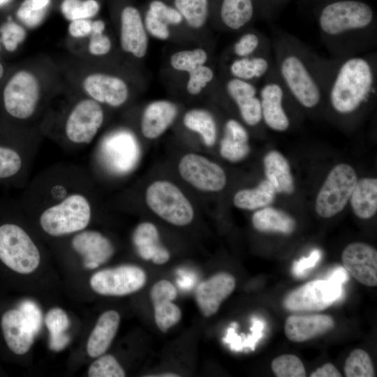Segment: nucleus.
Listing matches in <instances>:
<instances>
[{
    "instance_id": "61",
    "label": "nucleus",
    "mask_w": 377,
    "mask_h": 377,
    "mask_svg": "<svg viewBox=\"0 0 377 377\" xmlns=\"http://www.w3.org/2000/svg\"><path fill=\"white\" fill-rule=\"evenodd\" d=\"M1 39H0V52H1Z\"/></svg>"
},
{
    "instance_id": "33",
    "label": "nucleus",
    "mask_w": 377,
    "mask_h": 377,
    "mask_svg": "<svg viewBox=\"0 0 377 377\" xmlns=\"http://www.w3.org/2000/svg\"><path fill=\"white\" fill-rule=\"evenodd\" d=\"M183 124L188 130L198 133L207 147H212L217 138V124L213 115L207 110L193 108L187 111Z\"/></svg>"
},
{
    "instance_id": "12",
    "label": "nucleus",
    "mask_w": 377,
    "mask_h": 377,
    "mask_svg": "<svg viewBox=\"0 0 377 377\" xmlns=\"http://www.w3.org/2000/svg\"><path fill=\"white\" fill-rule=\"evenodd\" d=\"M146 281V273L141 267L123 265L96 272L89 283L92 290L99 295L124 296L140 290Z\"/></svg>"
},
{
    "instance_id": "4",
    "label": "nucleus",
    "mask_w": 377,
    "mask_h": 377,
    "mask_svg": "<svg viewBox=\"0 0 377 377\" xmlns=\"http://www.w3.org/2000/svg\"><path fill=\"white\" fill-rule=\"evenodd\" d=\"M54 198V201L45 202L39 215V224L43 232L58 237L87 228L92 218L93 206L86 193L81 190H65L59 198L57 195Z\"/></svg>"
},
{
    "instance_id": "19",
    "label": "nucleus",
    "mask_w": 377,
    "mask_h": 377,
    "mask_svg": "<svg viewBox=\"0 0 377 377\" xmlns=\"http://www.w3.org/2000/svg\"><path fill=\"white\" fill-rule=\"evenodd\" d=\"M224 89L247 126H257L263 121L259 89L256 84L228 77Z\"/></svg>"
},
{
    "instance_id": "52",
    "label": "nucleus",
    "mask_w": 377,
    "mask_h": 377,
    "mask_svg": "<svg viewBox=\"0 0 377 377\" xmlns=\"http://www.w3.org/2000/svg\"><path fill=\"white\" fill-rule=\"evenodd\" d=\"M289 0H258L260 18L270 20L274 19L284 8Z\"/></svg>"
},
{
    "instance_id": "42",
    "label": "nucleus",
    "mask_w": 377,
    "mask_h": 377,
    "mask_svg": "<svg viewBox=\"0 0 377 377\" xmlns=\"http://www.w3.org/2000/svg\"><path fill=\"white\" fill-rule=\"evenodd\" d=\"M272 369L278 377H304V366L296 355L286 354L276 357L272 362Z\"/></svg>"
},
{
    "instance_id": "57",
    "label": "nucleus",
    "mask_w": 377,
    "mask_h": 377,
    "mask_svg": "<svg viewBox=\"0 0 377 377\" xmlns=\"http://www.w3.org/2000/svg\"><path fill=\"white\" fill-rule=\"evenodd\" d=\"M105 29V23L101 20H92L91 34H103Z\"/></svg>"
},
{
    "instance_id": "27",
    "label": "nucleus",
    "mask_w": 377,
    "mask_h": 377,
    "mask_svg": "<svg viewBox=\"0 0 377 377\" xmlns=\"http://www.w3.org/2000/svg\"><path fill=\"white\" fill-rule=\"evenodd\" d=\"M120 323V316L114 310L103 312L98 318L87 343V352L91 357L104 354L112 342Z\"/></svg>"
},
{
    "instance_id": "14",
    "label": "nucleus",
    "mask_w": 377,
    "mask_h": 377,
    "mask_svg": "<svg viewBox=\"0 0 377 377\" xmlns=\"http://www.w3.org/2000/svg\"><path fill=\"white\" fill-rule=\"evenodd\" d=\"M101 157L107 169L116 175H125L138 163L140 148L130 133L119 131L106 138L101 147Z\"/></svg>"
},
{
    "instance_id": "39",
    "label": "nucleus",
    "mask_w": 377,
    "mask_h": 377,
    "mask_svg": "<svg viewBox=\"0 0 377 377\" xmlns=\"http://www.w3.org/2000/svg\"><path fill=\"white\" fill-rule=\"evenodd\" d=\"M344 374L347 377H374V369L368 353L362 349L353 350L346 360Z\"/></svg>"
},
{
    "instance_id": "3",
    "label": "nucleus",
    "mask_w": 377,
    "mask_h": 377,
    "mask_svg": "<svg viewBox=\"0 0 377 377\" xmlns=\"http://www.w3.org/2000/svg\"><path fill=\"white\" fill-rule=\"evenodd\" d=\"M272 41L276 71L295 101L307 110L323 104V93L313 61V50L296 36L274 29Z\"/></svg>"
},
{
    "instance_id": "47",
    "label": "nucleus",
    "mask_w": 377,
    "mask_h": 377,
    "mask_svg": "<svg viewBox=\"0 0 377 377\" xmlns=\"http://www.w3.org/2000/svg\"><path fill=\"white\" fill-rule=\"evenodd\" d=\"M45 323L49 330L50 336H57L66 334L70 326V320L62 309L55 307L47 313Z\"/></svg>"
},
{
    "instance_id": "9",
    "label": "nucleus",
    "mask_w": 377,
    "mask_h": 377,
    "mask_svg": "<svg viewBox=\"0 0 377 377\" xmlns=\"http://www.w3.org/2000/svg\"><path fill=\"white\" fill-rule=\"evenodd\" d=\"M105 119L103 106L87 97L77 101L68 112L64 124L66 138L72 144H90L97 135Z\"/></svg>"
},
{
    "instance_id": "15",
    "label": "nucleus",
    "mask_w": 377,
    "mask_h": 377,
    "mask_svg": "<svg viewBox=\"0 0 377 377\" xmlns=\"http://www.w3.org/2000/svg\"><path fill=\"white\" fill-rule=\"evenodd\" d=\"M212 15L224 29L242 31L260 17L258 0H209Z\"/></svg>"
},
{
    "instance_id": "34",
    "label": "nucleus",
    "mask_w": 377,
    "mask_h": 377,
    "mask_svg": "<svg viewBox=\"0 0 377 377\" xmlns=\"http://www.w3.org/2000/svg\"><path fill=\"white\" fill-rule=\"evenodd\" d=\"M276 191L267 180H263L253 188L237 191L233 198L235 207L242 209L253 210L270 205L274 199Z\"/></svg>"
},
{
    "instance_id": "18",
    "label": "nucleus",
    "mask_w": 377,
    "mask_h": 377,
    "mask_svg": "<svg viewBox=\"0 0 377 377\" xmlns=\"http://www.w3.org/2000/svg\"><path fill=\"white\" fill-rule=\"evenodd\" d=\"M343 267L360 283L377 286V251L362 242L348 244L341 255Z\"/></svg>"
},
{
    "instance_id": "59",
    "label": "nucleus",
    "mask_w": 377,
    "mask_h": 377,
    "mask_svg": "<svg viewBox=\"0 0 377 377\" xmlns=\"http://www.w3.org/2000/svg\"><path fill=\"white\" fill-rule=\"evenodd\" d=\"M4 74V68L2 64L0 62V80L3 77Z\"/></svg>"
},
{
    "instance_id": "22",
    "label": "nucleus",
    "mask_w": 377,
    "mask_h": 377,
    "mask_svg": "<svg viewBox=\"0 0 377 377\" xmlns=\"http://www.w3.org/2000/svg\"><path fill=\"white\" fill-rule=\"evenodd\" d=\"M177 114V106L170 101L151 102L142 114L140 131L142 135L149 140L159 138L172 124Z\"/></svg>"
},
{
    "instance_id": "2",
    "label": "nucleus",
    "mask_w": 377,
    "mask_h": 377,
    "mask_svg": "<svg viewBox=\"0 0 377 377\" xmlns=\"http://www.w3.org/2000/svg\"><path fill=\"white\" fill-rule=\"evenodd\" d=\"M320 38L332 57L375 51L377 15L366 0H326L312 8Z\"/></svg>"
},
{
    "instance_id": "49",
    "label": "nucleus",
    "mask_w": 377,
    "mask_h": 377,
    "mask_svg": "<svg viewBox=\"0 0 377 377\" xmlns=\"http://www.w3.org/2000/svg\"><path fill=\"white\" fill-rule=\"evenodd\" d=\"M19 310L34 333L37 334L42 324V314L38 306L34 301L24 300L20 304Z\"/></svg>"
},
{
    "instance_id": "46",
    "label": "nucleus",
    "mask_w": 377,
    "mask_h": 377,
    "mask_svg": "<svg viewBox=\"0 0 377 377\" xmlns=\"http://www.w3.org/2000/svg\"><path fill=\"white\" fill-rule=\"evenodd\" d=\"M147 9L168 26H177L184 22L177 10L163 0H150Z\"/></svg>"
},
{
    "instance_id": "38",
    "label": "nucleus",
    "mask_w": 377,
    "mask_h": 377,
    "mask_svg": "<svg viewBox=\"0 0 377 377\" xmlns=\"http://www.w3.org/2000/svg\"><path fill=\"white\" fill-rule=\"evenodd\" d=\"M51 0H24L16 12L18 20L28 27H34L43 19Z\"/></svg>"
},
{
    "instance_id": "25",
    "label": "nucleus",
    "mask_w": 377,
    "mask_h": 377,
    "mask_svg": "<svg viewBox=\"0 0 377 377\" xmlns=\"http://www.w3.org/2000/svg\"><path fill=\"white\" fill-rule=\"evenodd\" d=\"M132 242L138 256L145 260L163 265L170 258L169 251L160 242L156 226L151 222H142L135 227Z\"/></svg>"
},
{
    "instance_id": "40",
    "label": "nucleus",
    "mask_w": 377,
    "mask_h": 377,
    "mask_svg": "<svg viewBox=\"0 0 377 377\" xmlns=\"http://www.w3.org/2000/svg\"><path fill=\"white\" fill-rule=\"evenodd\" d=\"M64 17L71 21L77 19H91L100 10L96 0H64L61 6Z\"/></svg>"
},
{
    "instance_id": "60",
    "label": "nucleus",
    "mask_w": 377,
    "mask_h": 377,
    "mask_svg": "<svg viewBox=\"0 0 377 377\" xmlns=\"http://www.w3.org/2000/svg\"><path fill=\"white\" fill-rule=\"evenodd\" d=\"M10 0H0V7H2L7 4Z\"/></svg>"
},
{
    "instance_id": "21",
    "label": "nucleus",
    "mask_w": 377,
    "mask_h": 377,
    "mask_svg": "<svg viewBox=\"0 0 377 377\" xmlns=\"http://www.w3.org/2000/svg\"><path fill=\"white\" fill-rule=\"evenodd\" d=\"M235 277L228 272H219L202 281L195 292L199 309L205 317L215 314L222 302L234 291Z\"/></svg>"
},
{
    "instance_id": "44",
    "label": "nucleus",
    "mask_w": 377,
    "mask_h": 377,
    "mask_svg": "<svg viewBox=\"0 0 377 377\" xmlns=\"http://www.w3.org/2000/svg\"><path fill=\"white\" fill-rule=\"evenodd\" d=\"M188 74L186 90L192 96H196L200 94L202 89L214 77L213 69L205 64L199 66Z\"/></svg>"
},
{
    "instance_id": "28",
    "label": "nucleus",
    "mask_w": 377,
    "mask_h": 377,
    "mask_svg": "<svg viewBox=\"0 0 377 377\" xmlns=\"http://www.w3.org/2000/svg\"><path fill=\"white\" fill-rule=\"evenodd\" d=\"M249 138L247 130L239 121L235 119H228L220 141L221 156L231 162L243 160L250 151Z\"/></svg>"
},
{
    "instance_id": "36",
    "label": "nucleus",
    "mask_w": 377,
    "mask_h": 377,
    "mask_svg": "<svg viewBox=\"0 0 377 377\" xmlns=\"http://www.w3.org/2000/svg\"><path fill=\"white\" fill-rule=\"evenodd\" d=\"M172 301L170 299H163L152 302L155 323L163 332H166L177 324L182 318L181 309Z\"/></svg>"
},
{
    "instance_id": "26",
    "label": "nucleus",
    "mask_w": 377,
    "mask_h": 377,
    "mask_svg": "<svg viewBox=\"0 0 377 377\" xmlns=\"http://www.w3.org/2000/svg\"><path fill=\"white\" fill-rule=\"evenodd\" d=\"M272 53L249 57L232 58L228 64L229 77L256 84L263 81L274 69Z\"/></svg>"
},
{
    "instance_id": "55",
    "label": "nucleus",
    "mask_w": 377,
    "mask_h": 377,
    "mask_svg": "<svg viewBox=\"0 0 377 377\" xmlns=\"http://www.w3.org/2000/svg\"><path fill=\"white\" fill-rule=\"evenodd\" d=\"M311 377H341V373L331 363H327L318 368L310 375Z\"/></svg>"
},
{
    "instance_id": "13",
    "label": "nucleus",
    "mask_w": 377,
    "mask_h": 377,
    "mask_svg": "<svg viewBox=\"0 0 377 377\" xmlns=\"http://www.w3.org/2000/svg\"><path fill=\"white\" fill-rule=\"evenodd\" d=\"M178 172L185 182L201 191H220L227 182L226 172L219 165L195 153L186 154L180 158Z\"/></svg>"
},
{
    "instance_id": "45",
    "label": "nucleus",
    "mask_w": 377,
    "mask_h": 377,
    "mask_svg": "<svg viewBox=\"0 0 377 377\" xmlns=\"http://www.w3.org/2000/svg\"><path fill=\"white\" fill-rule=\"evenodd\" d=\"M26 36L24 28L8 20L0 28V39L5 49L8 52H14Z\"/></svg>"
},
{
    "instance_id": "35",
    "label": "nucleus",
    "mask_w": 377,
    "mask_h": 377,
    "mask_svg": "<svg viewBox=\"0 0 377 377\" xmlns=\"http://www.w3.org/2000/svg\"><path fill=\"white\" fill-rule=\"evenodd\" d=\"M165 2L177 10L191 29H201L209 17V0H169Z\"/></svg>"
},
{
    "instance_id": "37",
    "label": "nucleus",
    "mask_w": 377,
    "mask_h": 377,
    "mask_svg": "<svg viewBox=\"0 0 377 377\" xmlns=\"http://www.w3.org/2000/svg\"><path fill=\"white\" fill-rule=\"evenodd\" d=\"M208 59L207 52L202 48H195L176 52L170 59L172 68L188 73L199 66L205 64Z\"/></svg>"
},
{
    "instance_id": "1",
    "label": "nucleus",
    "mask_w": 377,
    "mask_h": 377,
    "mask_svg": "<svg viewBox=\"0 0 377 377\" xmlns=\"http://www.w3.org/2000/svg\"><path fill=\"white\" fill-rule=\"evenodd\" d=\"M324 102L340 116L357 113L376 95V50L347 57L325 58L313 52Z\"/></svg>"
},
{
    "instance_id": "17",
    "label": "nucleus",
    "mask_w": 377,
    "mask_h": 377,
    "mask_svg": "<svg viewBox=\"0 0 377 377\" xmlns=\"http://www.w3.org/2000/svg\"><path fill=\"white\" fill-rule=\"evenodd\" d=\"M119 22L121 49L135 58H143L148 50L149 40L140 11L133 5H125L119 13Z\"/></svg>"
},
{
    "instance_id": "30",
    "label": "nucleus",
    "mask_w": 377,
    "mask_h": 377,
    "mask_svg": "<svg viewBox=\"0 0 377 377\" xmlns=\"http://www.w3.org/2000/svg\"><path fill=\"white\" fill-rule=\"evenodd\" d=\"M350 199L357 216L362 219L371 218L377 211V179L363 178L357 182Z\"/></svg>"
},
{
    "instance_id": "32",
    "label": "nucleus",
    "mask_w": 377,
    "mask_h": 377,
    "mask_svg": "<svg viewBox=\"0 0 377 377\" xmlns=\"http://www.w3.org/2000/svg\"><path fill=\"white\" fill-rule=\"evenodd\" d=\"M253 227L260 232L290 234L295 229V221L286 213L273 207L256 211L252 216Z\"/></svg>"
},
{
    "instance_id": "7",
    "label": "nucleus",
    "mask_w": 377,
    "mask_h": 377,
    "mask_svg": "<svg viewBox=\"0 0 377 377\" xmlns=\"http://www.w3.org/2000/svg\"><path fill=\"white\" fill-rule=\"evenodd\" d=\"M0 260L15 272H34L40 262V253L29 235L20 226H0Z\"/></svg>"
},
{
    "instance_id": "24",
    "label": "nucleus",
    "mask_w": 377,
    "mask_h": 377,
    "mask_svg": "<svg viewBox=\"0 0 377 377\" xmlns=\"http://www.w3.org/2000/svg\"><path fill=\"white\" fill-rule=\"evenodd\" d=\"M1 326L9 349L17 355H23L31 348L35 334L19 309H10L2 316Z\"/></svg>"
},
{
    "instance_id": "41",
    "label": "nucleus",
    "mask_w": 377,
    "mask_h": 377,
    "mask_svg": "<svg viewBox=\"0 0 377 377\" xmlns=\"http://www.w3.org/2000/svg\"><path fill=\"white\" fill-rule=\"evenodd\" d=\"M23 165L24 158L17 149L0 144V179L15 177Z\"/></svg>"
},
{
    "instance_id": "54",
    "label": "nucleus",
    "mask_w": 377,
    "mask_h": 377,
    "mask_svg": "<svg viewBox=\"0 0 377 377\" xmlns=\"http://www.w3.org/2000/svg\"><path fill=\"white\" fill-rule=\"evenodd\" d=\"M70 342V337L66 333L61 335L50 336L49 347L58 352L64 349Z\"/></svg>"
},
{
    "instance_id": "50",
    "label": "nucleus",
    "mask_w": 377,
    "mask_h": 377,
    "mask_svg": "<svg viewBox=\"0 0 377 377\" xmlns=\"http://www.w3.org/2000/svg\"><path fill=\"white\" fill-rule=\"evenodd\" d=\"M112 49V42L103 34H91L88 43L89 52L93 56L101 57L108 54Z\"/></svg>"
},
{
    "instance_id": "29",
    "label": "nucleus",
    "mask_w": 377,
    "mask_h": 377,
    "mask_svg": "<svg viewBox=\"0 0 377 377\" xmlns=\"http://www.w3.org/2000/svg\"><path fill=\"white\" fill-rule=\"evenodd\" d=\"M267 180L273 186L276 193L290 194L295 186L287 159L279 151H271L263 160Z\"/></svg>"
},
{
    "instance_id": "11",
    "label": "nucleus",
    "mask_w": 377,
    "mask_h": 377,
    "mask_svg": "<svg viewBox=\"0 0 377 377\" xmlns=\"http://www.w3.org/2000/svg\"><path fill=\"white\" fill-rule=\"evenodd\" d=\"M343 292L341 283L328 279L314 280L290 293L283 304L291 311H320L339 300Z\"/></svg>"
},
{
    "instance_id": "6",
    "label": "nucleus",
    "mask_w": 377,
    "mask_h": 377,
    "mask_svg": "<svg viewBox=\"0 0 377 377\" xmlns=\"http://www.w3.org/2000/svg\"><path fill=\"white\" fill-rule=\"evenodd\" d=\"M42 96L40 79L30 70L15 72L6 83L3 90V104L13 118L25 121L36 113Z\"/></svg>"
},
{
    "instance_id": "31",
    "label": "nucleus",
    "mask_w": 377,
    "mask_h": 377,
    "mask_svg": "<svg viewBox=\"0 0 377 377\" xmlns=\"http://www.w3.org/2000/svg\"><path fill=\"white\" fill-rule=\"evenodd\" d=\"M232 44L230 54L232 58L249 57L272 53L271 38L251 27Z\"/></svg>"
},
{
    "instance_id": "10",
    "label": "nucleus",
    "mask_w": 377,
    "mask_h": 377,
    "mask_svg": "<svg viewBox=\"0 0 377 377\" xmlns=\"http://www.w3.org/2000/svg\"><path fill=\"white\" fill-rule=\"evenodd\" d=\"M259 88L263 121L276 131H286L291 124L286 103L293 98L281 81L275 67Z\"/></svg>"
},
{
    "instance_id": "58",
    "label": "nucleus",
    "mask_w": 377,
    "mask_h": 377,
    "mask_svg": "<svg viewBox=\"0 0 377 377\" xmlns=\"http://www.w3.org/2000/svg\"><path fill=\"white\" fill-rule=\"evenodd\" d=\"M324 1L326 0H301V1H302L303 3L311 6V8Z\"/></svg>"
},
{
    "instance_id": "51",
    "label": "nucleus",
    "mask_w": 377,
    "mask_h": 377,
    "mask_svg": "<svg viewBox=\"0 0 377 377\" xmlns=\"http://www.w3.org/2000/svg\"><path fill=\"white\" fill-rule=\"evenodd\" d=\"M322 253L319 249L313 250L308 257H303L294 263L292 272L295 277L304 276L309 270L313 268L321 258Z\"/></svg>"
},
{
    "instance_id": "23",
    "label": "nucleus",
    "mask_w": 377,
    "mask_h": 377,
    "mask_svg": "<svg viewBox=\"0 0 377 377\" xmlns=\"http://www.w3.org/2000/svg\"><path fill=\"white\" fill-rule=\"evenodd\" d=\"M332 317L325 314L293 315L284 325L287 338L294 342H304L324 334L334 327Z\"/></svg>"
},
{
    "instance_id": "48",
    "label": "nucleus",
    "mask_w": 377,
    "mask_h": 377,
    "mask_svg": "<svg viewBox=\"0 0 377 377\" xmlns=\"http://www.w3.org/2000/svg\"><path fill=\"white\" fill-rule=\"evenodd\" d=\"M143 21L147 34H149L154 38L161 40H166L170 38L169 26L147 8Z\"/></svg>"
},
{
    "instance_id": "5",
    "label": "nucleus",
    "mask_w": 377,
    "mask_h": 377,
    "mask_svg": "<svg viewBox=\"0 0 377 377\" xmlns=\"http://www.w3.org/2000/svg\"><path fill=\"white\" fill-rule=\"evenodd\" d=\"M147 207L158 217L177 226L191 223L194 209L181 189L168 180H156L145 191Z\"/></svg>"
},
{
    "instance_id": "43",
    "label": "nucleus",
    "mask_w": 377,
    "mask_h": 377,
    "mask_svg": "<svg viewBox=\"0 0 377 377\" xmlns=\"http://www.w3.org/2000/svg\"><path fill=\"white\" fill-rule=\"evenodd\" d=\"M89 377H124L126 373L116 358L111 355H101L90 365Z\"/></svg>"
},
{
    "instance_id": "8",
    "label": "nucleus",
    "mask_w": 377,
    "mask_h": 377,
    "mask_svg": "<svg viewBox=\"0 0 377 377\" xmlns=\"http://www.w3.org/2000/svg\"><path fill=\"white\" fill-rule=\"evenodd\" d=\"M357 182V177L352 166L345 163L334 166L318 193L317 214L330 218L339 213L350 199Z\"/></svg>"
},
{
    "instance_id": "16",
    "label": "nucleus",
    "mask_w": 377,
    "mask_h": 377,
    "mask_svg": "<svg viewBox=\"0 0 377 377\" xmlns=\"http://www.w3.org/2000/svg\"><path fill=\"white\" fill-rule=\"evenodd\" d=\"M87 97L112 108L123 105L129 96L126 82L121 77L101 72L87 75L82 81Z\"/></svg>"
},
{
    "instance_id": "56",
    "label": "nucleus",
    "mask_w": 377,
    "mask_h": 377,
    "mask_svg": "<svg viewBox=\"0 0 377 377\" xmlns=\"http://www.w3.org/2000/svg\"><path fill=\"white\" fill-rule=\"evenodd\" d=\"M348 274L343 267L339 266L332 271L327 279L343 285L348 279Z\"/></svg>"
},
{
    "instance_id": "53",
    "label": "nucleus",
    "mask_w": 377,
    "mask_h": 377,
    "mask_svg": "<svg viewBox=\"0 0 377 377\" xmlns=\"http://www.w3.org/2000/svg\"><path fill=\"white\" fill-rule=\"evenodd\" d=\"M68 34L75 38L89 36L92 31V20L90 19H77L70 21Z\"/></svg>"
},
{
    "instance_id": "20",
    "label": "nucleus",
    "mask_w": 377,
    "mask_h": 377,
    "mask_svg": "<svg viewBox=\"0 0 377 377\" xmlns=\"http://www.w3.org/2000/svg\"><path fill=\"white\" fill-rule=\"evenodd\" d=\"M73 249L82 257L84 267L95 269L105 263L113 256L112 242L103 233L94 230H83L75 233L71 239Z\"/></svg>"
}]
</instances>
